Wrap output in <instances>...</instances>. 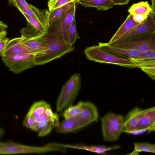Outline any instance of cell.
I'll list each match as a JSON object with an SVG mask.
<instances>
[{
  "mask_svg": "<svg viewBox=\"0 0 155 155\" xmlns=\"http://www.w3.org/2000/svg\"><path fill=\"white\" fill-rule=\"evenodd\" d=\"M8 26L0 20V41L5 38L7 35L6 29Z\"/></svg>",
  "mask_w": 155,
  "mask_h": 155,
  "instance_id": "31",
  "label": "cell"
},
{
  "mask_svg": "<svg viewBox=\"0 0 155 155\" xmlns=\"http://www.w3.org/2000/svg\"><path fill=\"white\" fill-rule=\"evenodd\" d=\"M8 2L10 6L15 7L18 10L24 8L31 10L29 4L25 0H8Z\"/></svg>",
  "mask_w": 155,
  "mask_h": 155,
  "instance_id": "30",
  "label": "cell"
},
{
  "mask_svg": "<svg viewBox=\"0 0 155 155\" xmlns=\"http://www.w3.org/2000/svg\"><path fill=\"white\" fill-rule=\"evenodd\" d=\"M73 0V1L74 2H75L76 3H76L77 1H78V0Z\"/></svg>",
  "mask_w": 155,
  "mask_h": 155,
  "instance_id": "37",
  "label": "cell"
},
{
  "mask_svg": "<svg viewBox=\"0 0 155 155\" xmlns=\"http://www.w3.org/2000/svg\"><path fill=\"white\" fill-rule=\"evenodd\" d=\"M61 144L51 143L41 146L27 145L12 141L0 142V154L44 153L51 151L64 152Z\"/></svg>",
  "mask_w": 155,
  "mask_h": 155,
  "instance_id": "1",
  "label": "cell"
},
{
  "mask_svg": "<svg viewBox=\"0 0 155 155\" xmlns=\"http://www.w3.org/2000/svg\"><path fill=\"white\" fill-rule=\"evenodd\" d=\"M151 58L155 59V51L151 50L148 51Z\"/></svg>",
  "mask_w": 155,
  "mask_h": 155,
  "instance_id": "35",
  "label": "cell"
},
{
  "mask_svg": "<svg viewBox=\"0 0 155 155\" xmlns=\"http://www.w3.org/2000/svg\"><path fill=\"white\" fill-rule=\"evenodd\" d=\"M46 33L37 31L27 23L26 27L20 30L21 43L30 52L35 54L36 58L44 54L47 49Z\"/></svg>",
  "mask_w": 155,
  "mask_h": 155,
  "instance_id": "3",
  "label": "cell"
},
{
  "mask_svg": "<svg viewBox=\"0 0 155 155\" xmlns=\"http://www.w3.org/2000/svg\"><path fill=\"white\" fill-rule=\"evenodd\" d=\"M21 37L20 36L9 40L2 57L12 56L30 52L21 43Z\"/></svg>",
  "mask_w": 155,
  "mask_h": 155,
  "instance_id": "16",
  "label": "cell"
},
{
  "mask_svg": "<svg viewBox=\"0 0 155 155\" xmlns=\"http://www.w3.org/2000/svg\"><path fill=\"white\" fill-rule=\"evenodd\" d=\"M155 130V107L142 109L140 115L137 130L135 132L140 131L144 133L147 131H154Z\"/></svg>",
  "mask_w": 155,
  "mask_h": 155,
  "instance_id": "12",
  "label": "cell"
},
{
  "mask_svg": "<svg viewBox=\"0 0 155 155\" xmlns=\"http://www.w3.org/2000/svg\"><path fill=\"white\" fill-rule=\"evenodd\" d=\"M142 110L136 107L128 112L124 119L123 132L132 134L137 131Z\"/></svg>",
  "mask_w": 155,
  "mask_h": 155,
  "instance_id": "14",
  "label": "cell"
},
{
  "mask_svg": "<svg viewBox=\"0 0 155 155\" xmlns=\"http://www.w3.org/2000/svg\"><path fill=\"white\" fill-rule=\"evenodd\" d=\"M153 33H155V13L151 11L145 20L112 44L123 43L136 36Z\"/></svg>",
  "mask_w": 155,
  "mask_h": 155,
  "instance_id": "10",
  "label": "cell"
},
{
  "mask_svg": "<svg viewBox=\"0 0 155 155\" xmlns=\"http://www.w3.org/2000/svg\"><path fill=\"white\" fill-rule=\"evenodd\" d=\"M91 124L87 120L79 115L64 119L56 128L60 133L73 132L83 128Z\"/></svg>",
  "mask_w": 155,
  "mask_h": 155,
  "instance_id": "11",
  "label": "cell"
},
{
  "mask_svg": "<svg viewBox=\"0 0 155 155\" xmlns=\"http://www.w3.org/2000/svg\"><path fill=\"white\" fill-rule=\"evenodd\" d=\"M82 110L81 101L75 105H70L64 110L63 116L66 119L79 115Z\"/></svg>",
  "mask_w": 155,
  "mask_h": 155,
  "instance_id": "24",
  "label": "cell"
},
{
  "mask_svg": "<svg viewBox=\"0 0 155 155\" xmlns=\"http://www.w3.org/2000/svg\"><path fill=\"white\" fill-rule=\"evenodd\" d=\"M152 5L150 6L152 8V11L155 13V0H151Z\"/></svg>",
  "mask_w": 155,
  "mask_h": 155,
  "instance_id": "36",
  "label": "cell"
},
{
  "mask_svg": "<svg viewBox=\"0 0 155 155\" xmlns=\"http://www.w3.org/2000/svg\"><path fill=\"white\" fill-rule=\"evenodd\" d=\"M72 2H74L73 0H49L48 2L49 11L51 12Z\"/></svg>",
  "mask_w": 155,
  "mask_h": 155,
  "instance_id": "28",
  "label": "cell"
},
{
  "mask_svg": "<svg viewBox=\"0 0 155 155\" xmlns=\"http://www.w3.org/2000/svg\"><path fill=\"white\" fill-rule=\"evenodd\" d=\"M89 60L102 63L115 64L129 68H137L135 64L129 58L126 59L106 52L97 45L87 47L84 51Z\"/></svg>",
  "mask_w": 155,
  "mask_h": 155,
  "instance_id": "5",
  "label": "cell"
},
{
  "mask_svg": "<svg viewBox=\"0 0 155 155\" xmlns=\"http://www.w3.org/2000/svg\"><path fill=\"white\" fill-rule=\"evenodd\" d=\"M114 5H124L128 4L130 0H110Z\"/></svg>",
  "mask_w": 155,
  "mask_h": 155,
  "instance_id": "34",
  "label": "cell"
},
{
  "mask_svg": "<svg viewBox=\"0 0 155 155\" xmlns=\"http://www.w3.org/2000/svg\"><path fill=\"white\" fill-rule=\"evenodd\" d=\"M112 45L142 52L155 51V33L138 35L123 43Z\"/></svg>",
  "mask_w": 155,
  "mask_h": 155,
  "instance_id": "9",
  "label": "cell"
},
{
  "mask_svg": "<svg viewBox=\"0 0 155 155\" xmlns=\"http://www.w3.org/2000/svg\"><path fill=\"white\" fill-rule=\"evenodd\" d=\"M21 13L26 18L27 23L37 31L43 33H46L47 32V30L45 27L38 21L23 12Z\"/></svg>",
  "mask_w": 155,
  "mask_h": 155,
  "instance_id": "25",
  "label": "cell"
},
{
  "mask_svg": "<svg viewBox=\"0 0 155 155\" xmlns=\"http://www.w3.org/2000/svg\"><path fill=\"white\" fill-rule=\"evenodd\" d=\"M101 49L116 56L134 58L143 52L139 51L128 49L109 44L108 43L99 42L98 45Z\"/></svg>",
  "mask_w": 155,
  "mask_h": 155,
  "instance_id": "13",
  "label": "cell"
},
{
  "mask_svg": "<svg viewBox=\"0 0 155 155\" xmlns=\"http://www.w3.org/2000/svg\"><path fill=\"white\" fill-rule=\"evenodd\" d=\"M76 3L85 8L94 7L98 11L110 9L114 5L110 0H78Z\"/></svg>",
  "mask_w": 155,
  "mask_h": 155,
  "instance_id": "19",
  "label": "cell"
},
{
  "mask_svg": "<svg viewBox=\"0 0 155 155\" xmlns=\"http://www.w3.org/2000/svg\"><path fill=\"white\" fill-rule=\"evenodd\" d=\"M47 40V49L44 54L36 58V65H42L62 57L74 50V45H71L57 37L46 33Z\"/></svg>",
  "mask_w": 155,
  "mask_h": 155,
  "instance_id": "2",
  "label": "cell"
},
{
  "mask_svg": "<svg viewBox=\"0 0 155 155\" xmlns=\"http://www.w3.org/2000/svg\"><path fill=\"white\" fill-rule=\"evenodd\" d=\"M140 23L134 22L133 18V15L130 14L108 43L112 44L135 28Z\"/></svg>",
  "mask_w": 155,
  "mask_h": 155,
  "instance_id": "15",
  "label": "cell"
},
{
  "mask_svg": "<svg viewBox=\"0 0 155 155\" xmlns=\"http://www.w3.org/2000/svg\"><path fill=\"white\" fill-rule=\"evenodd\" d=\"M78 38H80V37L77 31L75 20H74L69 28L67 43L73 46Z\"/></svg>",
  "mask_w": 155,
  "mask_h": 155,
  "instance_id": "27",
  "label": "cell"
},
{
  "mask_svg": "<svg viewBox=\"0 0 155 155\" xmlns=\"http://www.w3.org/2000/svg\"><path fill=\"white\" fill-rule=\"evenodd\" d=\"M148 15H133V18L135 22L140 23L145 20L147 18Z\"/></svg>",
  "mask_w": 155,
  "mask_h": 155,
  "instance_id": "33",
  "label": "cell"
},
{
  "mask_svg": "<svg viewBox=\"0 0 155 155\" xmlns=\"http://www.w3.org/2000/svg\"><path fill=\"white\" fill-rule=\"evenodd\" d=\"M36 55L31 52L21 54L2 57V59L9 70L15 74L20 73L25 70L36 66Z\"/></svg>",
  "mask_w": 155,
  "mask_h": 155,
  "instance_id": "7",
  "label": "cell"
},
{
  "mask_svg": "<svg viewBox=\"0 0 155 155\" xmlns=\"http://www.w3.org/2000/svg\"><path fill=\"white\" fill-rule=\"evenodd\" d=\"M82 110L79 115L91 124L97 121L99 114L96 106L89 101H81Z\"/></svg>",
  "mask_w": 155,
  "mask_h": 155,
  "instance_id": "17",
  "label": "cell"
},
{
  "mask_svg": "<svg viewBox=\"0 0 155 155\" xmlns=\"http://www.w3.org/2000/svg\"><path fill=\"white\" fill-rule=\"evenodd\" d=\"M78 4L74 2H71L51 12H50L49 17L48 27L54 22L60 18L71 8L75 5Z\"/></svg>",
  "mask_w": 155,
  "mask_h": 155,
  "instance_id": "20",
  "label": "cell"
},
{
  "mask_svg": "<svg viewBox=\"0 0 155 155\" xmlns=\"http://www.w3.org/2000/svg\"><path fill=\"white\" fill-rule=\"evenodd\" d=\"M50 105L44 100H41L34 103L28 112L31 114L35 119L43 116L46 109Z\"/></svg>",
  "mask_w": 155,
  "mask_h": 155,
  "instance_id": "22",
  "label": "cell"
},
{
  "mask_svg": "<svg viewBox=\"0 0 155 155\" xmlns=\"http://www.w3.org/2000/svg\"><path fill=\"white\" fill-rule=\"evenodd\" d=\"M141 69L153 80L155 79V60H144L137 64Z\"/></svg>",
  "mask_w": 155,
  "mask_h": 155,
  "instance_id": "23",
  "label": "cell"
},
{
  "mask_svg": "<svg viewBox=\"0 0 155 155\" xmlns=\"http://www.w3.org/2000/svg\"><path fill=\"white\" fill-rule=\"evenodd\" d=\"M124 117L121 114L110 112L101 118L104 140L107 142L116 141L123 128Z\"/></svg>",
  "mask_w": 155,
  "mask_h": 155,
  "instance_id": "6",
  "label": "cell"
},
{
  "mask_svg": "<svg viewBox=\"0 0 155 155\" xmlns=\"http://www.w3.org/2000/svg\"><path fill=\"white\" fill-rule=\"evenodd\" d=\"M81 87L80 74H73L63 86L58 98L56 104L57 112L62 111L72 104L77 96Z\"/></svg>",
  "mask_w": 155,
  "mask_h": 155,
  "instance_id": "4",
  "label": "cell"
},
{
  "mask_svg": "<svg viewBox=\"0 0 155 155\" xmlns=\"http://www.w3.org/2000/svg\"><path fill=\"white\" fill-rule=\"evenodd\" d=\"M76 5L49 27L47 32L57 37L67 43L70 27L75 20Z\"/></svg>",
  "mask_w": 155,
  "mask_h": 155,
  "instance_id": "8",
  "label": "cell"
},
{
  "mask_svg": "<svg viewBox=\"0 0 155 155\" xmlns=\"http://www.w3.org/2000/svg\"><path fill=\"white\" fill-rule=\"evenodd\" d=\"M62 146L66 148H72L90 151L98 154H104L109 150L117 149L120 148L118 145L112 147L105 146H89L84 144H63Z\"/></svg>",
  "mask_w": 155,
  "mask_h": 155,
  "instance_id": "18",
  "label": "cell"
},
{
  "mask_svg": "<svg viewBox=\"0 0 155 155\" xmlns=\"http://www.w3.org/2000/svg\"><path fill=\"white\" fill-rule=\"evenodd\" d=\"M151 11L152 8L147 1L134 4L128 10V12L133 15H148Z\"/></svg>",
  "mask_w": 155,
  "mask_h": 155,
  "instance_id": "21",
  "label": "cell"
},
{
  "mask_svg": "<svg viewBox=\"0 0 155 155\" xmlns=\"http://www.w3.org/2000/svg\"><path fill=\"white\" fill-rule=\"evenodd\" d=\"M134 150L139 153L146 152L155 153V145L147 143H135Z\"/></svg>",
  "mask_w": 155,
  "mask_h": 155,
  "instance_id": "26",
  "label": "cell"
},
{
  "mask_svg": "<svg viewBox=\"0 0 155 155\" xmlns=\"http://www.w3.org/2000/svg\"><path fill=\"white\" fill-rule=\"evenodd\" d=\"M23 124L27 128L35 131L36 124L35 120L33 116L28 112L23 121Z\"/></svg>",
  "mask_w": 155,
  "mask_h": 155,
  "instance_id": "29",
  "label": "cell"
},
{
  "mask_svg": "<svg viewBox=\"0 0 155 155\" xmlns=\"http://www.w3.org/2000/svg\"><path fill=\"white\" fill-rule=\"evenodd\" d=\"M9 39L6 37L0 41V56H2L6 46L9 40Z\"/></svg>",
  "mask_w": 155,
  "mask_h": 155,
  "instance_id": "32",
  "label": "cell"
}]
</instances>
